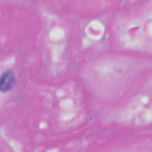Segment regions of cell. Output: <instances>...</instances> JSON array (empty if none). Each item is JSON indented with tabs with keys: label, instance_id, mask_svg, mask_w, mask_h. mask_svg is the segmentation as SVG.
Here are the masks:
<instances>
[{
	"label": "cell",
	"instance_id": "obj_1",
	"mask_svg": "<svg viewBox=\"0 0 152 152\" xmlns=\"http://www.w3.org/2000/svg\"><path fill=\"white\" fill-rule=\"evenodd\" d=\"M16 80L12 69H6L0 74V91L7 93L14 88Z\"/></svg>",
	"mask_w": 152,
	"mask_h": 152
}]
</instances>
